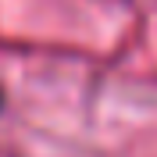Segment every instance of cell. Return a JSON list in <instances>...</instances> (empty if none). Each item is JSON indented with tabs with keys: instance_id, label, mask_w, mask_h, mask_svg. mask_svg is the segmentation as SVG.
Masks as SVG:
<instances>
[{
	"instance_id": "cell-1",
	"label": "cell",
	"mask_w": 157,
	"mask_h": 157,
	"mask_svg": "<svg viewBox=\"0 0 157 157\" xmlns=\"http://www.w3.org/2000/svg\"><path fill=\"white\" fill-rule=\"evenodd\" d=\"M0 107H4V93H0Z\"/></svg>"
}]
</instances>
